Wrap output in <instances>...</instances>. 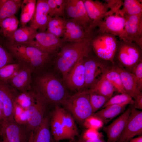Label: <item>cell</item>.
I'll use <instances>...</instances> for the list:
<instances>
[{"label":"cell","mask_w":142,"mask_h":142,"mask_svg":"<svg viewBox=\"0 0 142 142\" xmlns=\"http://www.w3.org/2000/svg\"><path fill=\"white\" fill-rule=\"evenodd\" d=\"M66 19L60 17L49 16L46 31L60 38L63 35Z\"/></svg>","instance_id":"31"},{"label":"cell","mask_w":142,"mask_h":142,"mask_svg":"<svg viewBox=\"0 0 142 142\" xmlns=\"http://www.w3.org/2000/svg\"><path fill=\"white\" fill-rule=\"evenodd\" d=\"M103 138L102 137L93 139L85 140L81 137L79 138L76 142H106Z\"/></svg>","instance_id":"47"},{"label":"cell","mask_w":142,"mask_h":142,"mask_svg":"<svg viewBox=\"0 0 142 142\" xmlns=\"http://www.w3.org/2000/svg\"><path fill=\"white\" fill-rule=\"evenodd\" d=\"M0 142H3V140H2L0 139Z\"/></svg>","instance_id":"55"},{"label":"cell","mask_w":142,"mask_h":142,"mask_svg":"<svg viewBox=\"0 0 142 142\" xmlns=\"http://www.w3.org/2000/svg\"><path fill=\"white\" fill-rule=\"evenodd\" d=\"M141 1L125 0L123 7L119 11L122 16L124 15L133 16L142 14V3Z\"/></svg>","instance_id":"32"},{"label":"cell","mask_w":142,"mask_h":142,"mask_svg":"<svg viewBox=\"0 0 142 142\" xmlns=\"http://www.w3.org/2000/svg\"><path fill=\"white\" fill-rule=\"evenodd\" d=\"M131 106V112L126 124L116 142H126L136 136H142V111Z\"/></svg>","instance_id":"14"},{"label":"cell","mask_w":142,"mask_h":142,"mask_svg":"<svg viewBox=\"0 0 142 142\" xmlns=\"http://www.w3.org/2000/svg\"><path fill=\"white\" fill-rule=\"evenodd\" d=\"M124 33L120 40L136 44L142 49V14L133 16L124 15Z\"/></svg>","instance_id":"10"},{"label":"cell","mask_w":142,"mask_h":142,"mask_svg":"<svg viewBox=\"0 0 142 142\" xmlns=\"http://www.w3.org/2000/svg\"><path fill=\"white\" fill-rule=\"evenodd\" d=\"M37 91L36 89L18 93L15 100V104L27 109L34 99Z\"/></svg>","instance_id":"37"},{"label":"cell","mask_w":142,"mask_h":142,"mask_svg":"<svg viewBox=\"0 0 142 142\" xmlns=\"http://www.w3.org/2000/svg\"><path fill=\"white\" fill-rule=\"evenodd\" d=\"M134 103L132 105L137 109H142V93L133 98Z\"/></svg>","instance_id":"46"},{"label":"cell","mask_w":142,"mask_h":142,"mask_svg":"<svg viewBox=\"0 0 142 142\" xmlns=\"http://www.w3.org/2000/svg\"><path fill=\"white\" fill-rule=\"evenodd\" d=\"M22 64L12 63L7 64L0 69V80L7 83L8 81L17 72Z\"/></svg>","instance_id":"36"},{"label":"cell","mask_w":142,"mask_h":142,"mask_svg":"<svg viewBox=\"0 0 142 142\" xmlns=\"http://www.w3.org/2000/svg\"><path fill=\"white\" fill-rule=\"evenodd\" d=\"M49 8V15L51 17H65V0H46Z\"/></svg>","instance_id":"34"},{"label":"cell","mask_w":142,"mask_h":142,"mask_svg":"<svg viewBox=\"0 0 142 142\" xmlns=\"http://www.w3.org/2000/svg\"><path fill=\"white\" fill-rule=\"evenodd\" d=\"M34 133L32 131L31 133L29 140V142H33Z\"/></svg>","instance_id":"51"},{"label":"cell","mask_w":142,"mask_h":142,"mask_svg":"<svg viewBox=\"0 0 142 142\" xmlns=\"http://www.w3.org/2000/svg\"><path fill=\"white\" fill-rule=\"evenodd\" d=\"M113 68L120 75L126 93L134 98L142 93L138 87L134 77L131 72L118 66Z\"/></svg>","instance_id":"22"},{"label":"cell","mask_w":142,"mask_h":142,"mask_svg":"<svg viewBox=\"0 0 142 142\" xmlns=\"http://www.w3.org/2000/svg\"><path fill=\"white\" fill-rule=\"evenodd\" d=\"M67 43L63 38L46 31L37 32L34 40L24 44L36 47L51 55Z\"/></svg>","instance_id":"8"},{"label":"cell","mask_w":142,"mask_h":142,"mask_svg":"<svg viewBox=\"0 0 142 142\" xmlns=\"http://www.w3.org/2000/svg\"><path fill=\"white\" fill-rule=\"evenodd\" d=\"M126 142H142V136L133 138Z\"/></svg>","instance_id":"48"},{"label":"cell","mask_w":142,"mask_h":142,"mask_svg":"<svg viewBox=\"0 0 142 142\" xmlns=\"http://www.w3.org/2000/svg\"><path fill=\"white\" fill-rule=\"evenodd\" d=\"M3 120H0V135L2 133V130L3 125Z\"/></svg>","instance_id":"50"},{"label":"cell","mask_w":142,"mask_h":142,"mask_svg":"<svg viewBox=\"0 0 142 142\" xmlns=\"http://www.w3.org/2000/svg\"><path fill=\"white\" fill-rule=\"evenodd\" d=\"M4 119V111L0 109V120H3Z\"/></svg>","instance_id":"49"},{"label":"cell","mask_w":142,"mask_h":142,"mask_svg":"<svg viewBox=\"0 0 142 142\" xmlns=\"http://www.w3.org/2000/svg\"><path fill=\"white\" fill-rule=\"evenodd\" d=\"M94 36L87 37L76 42L67 43L57 53L55 67L62 74L63 78L80 58L90 55L92 49L91 41Z\"/></svg>","instance_id":"1"},{"label":"cell","mask_w":142,"mask_h":142,"mask_svg":"<svg viewBox=\"0 0 142 142\" xmlns=\"http://www.w3.org/2000/svg\"><path fill=\"white\" fill-rule=\"evenodd\" d=\"M26 45L19 62L28 66L32 73L41 69L49 62L50 54L36 47Z\"/></svg>","instance_id":"9"},{"label":"cell","mask_w":142,"mask_h":142,"mask_svg":"<svg viewBox=\"0 0 142 142\" xmlns=\"http://www.w3.org/2000/svg\"><path fill=\"white\" fill-rule=\"evenodd\" d=\"M132 98L126 93H121L111 97L105 103L101 109L114 104H130L132 105L134 103Z\"/></svg>","instance_id":"38"},{"label":"cell","mask_w":142,"mask_h":142,"mask_svg":"<svg viewBox=\"0 0 142 142\" xmlns=\"http://www.w3.org/2000/svg\"><path fill=\"white\" fill-rule=\"evenodd\" d=\"M50 128L54 140L58 141L63 140H70L63 125L59 114L55 108L50 120Z\"/></svg>","instance_id":"26"},{"label":"cell","mask_w":142,"mask_h":142,"mask_svg":"<svg viewBox=\"0 0 142 142\" xmlns=\"http://www.w3.org/2000/svg\"><path fill=\"white\" fill-rule=\"evenodd\" d=\"M90 102L93 113L101 108L110 98L95 93L89 94Z\"/></svg>","instance_id":"39"},{"label":"cell","mask_w":142,"mask_h":142,"mask_svg":"<svg viewBox=\"0 0 142 142\" xmlns=\"http://www.w3.org/2000/svg\"><path fill=\"white\" fill-rule=\"evenodd\" d=\"M19 21L15 15L6 18L0 22V28L4 36L7 38L17 29Z\"/></svg>","instance_id":"33"},{"label":"cell","mask_w":142,"mask_h":142,"mask_svg":"<svg viewBox=\"0 0 142 142\" xmlns=\"http://www.w3.org/2000/svg\"><path fill=\"white\" fill-rule=\"evenodd\" d=\"M55 108L59 114L63 125L70 140H74L75 137L78 135V132L73 116L64 109L58 105H56Z\"/></svg>","instance_id":"25"},{"label":"cell","mask_w":142,"mask_h":142,"mask_svg":"<svg viewBox=\"0 0 142 142\" xmlns=\"http://www.w3.org/2000/svg\"><path fill=\"white\" fill-rule=\"evenodd\" d=\"M84 59L85 75L84 90H86L91 88L100 79L109 68L102 59L97 56L90 55Z\"/></svg>","instance_id":"6"},{"label":"cell","mask_w":142,"mask_h":142,"mask_svg":"<svg viewBox=\"0 0 142 142\" xmlns=\"http://www.w3.org/2000/svg\"><path fill=\"white\" fill-rule=\"evenodd\" d=\"M115 13L106 14L103 21L98 27L97 34L109 33L121 39L124 33L125 20L119 13Z\"/></svg>","instance_id":"15"},{"label":"cell","mask_w":142,"mask_h":142,"mask_svg":"<svg viewBox=\"0 0 142 142\" xmlns=\"http://www.w3.org/2000/svg\"><path fill=\"white\" fill-rule=\"evenodd\" d=\"M131 72L135 79L138 87L142 90V60H141L132 69Z\"/></svg>","instance_id":"41"},{"label":"cell","mask_w":142,"mask_h":142,"mask_svg":"<svg viewBox=\"0 0 142 142\" xmlns=\"http://www.w3.org/2000/svg\"><path fill=\"white\" fill-rule=\"evenodd\" d=\"M117 42L115 36L108 33H102L97 34L92 38L91 45L97 57L114 64Z\"/></svg>","instance_id":"3"},{"label":"cell","mask_w":142,"mask_h":142,"mask_svg":"<svg viewBox=\"0 0 142 142\" xmlns=\"http://www.w3.org/2000/svg\"><path fill=\"white\" fill-rule=\"evenodd\" d=\"M37 1L24 0L21 6L20 22L21 26H24L30 22L35 11Z\"/></svg>","instance_id":"30"},{"label":"cell","mask_w":142,"mask_h":142,"mask_svg":"<svg viewBox=\"0 0 142 142\" xmlns=\"http://www.w3.org/2000/svg\"><path fill=\"white\" fill-rule=\"evenodd\" d=\"M96 34V31L88 32L77 21L70 18L66 19L62 38L67 42H72Z\"/></svg>","instance_id":"18"},{"label":"cell","mask_w":142,"mask_h":142,"mask_svg":"<svg viewBox=\"0 0 142 142\" xmlns=\"http://www.w3.org/2000/svg\"><path fill=\"white\" fill-rule=\"evenodd\" d=\"M131 109V105L112 123L103 127V130L107 136L106 142L117 141L126 124Z\"/></svg>","instance_id":"20"},{"label":"cell","mask_w":142,"mask_h":142,"mask_svg":"<svg viewBox=\"0 0 142 142\" xmlns=\"http://www.w3.org/2000/svg\"><path fill=\"white\" fill-rule=\"evenodd\" d=\"M5 1V0H0V7Z\"/></svg>","instance_id":"53"},{"label":"cell","mask_w":142,"mask_h":142,"mask_svg":"<svg viewBox=\"0 0 142 142\" xmlns=\"http://www.w3.org/2000/svg\"><path fill=\"white\" fill-rule=\"evenodd\" d=\"M104 75L118 93H126L123 86L120 76L113 67L108 69Z\"/></svg>","instance_id":"35"},{"label":"cell","mask_w":142,"mask_h":142,"mask_svg":"<svg viewBox=\"0 0 142 142\" xmlns=\"http://www.w3.org/2000/svg\"><path fill=\"white\" fill-rule=\"evenodd\" d=\"M30 68L22 64L19 70L7 82L12 87L20 92L29 91L32 89L31 73Z\"/></svg>","instance_id":"21"},{"label":"cell","mask_w":142,"mask_h":142,"mask_svg":"<svg viewBox=\"0 0 142 142\" xmlns=\"http://www.w3.org/2000/svg\"><path fill=\"white\" fill-rule=\"evenodd\" d=\"M18 93L7 83L0 80V101L3 106L4 120H14L13 114L15 100Z\"/></svg>","instance_id":"16"},{"label":"cell","mask_w":142,"mask_h":142,"mask_svg":"<svg viewBox=\"0 0 142 142\" xmlns=\"http://www.w3.org/2000/svg\"><path fill=\"white\" fill-rule=\"evenodd\" d=\"M115 91L114 86L104 75L90 89L80 92L87 94L95 93L110 98Z\"/></svg>","instance_id":"27"},{"label":"cell","mask_w":142,"mask_h":142,"mask_svg":"<svg viewBox=\"0 0 142 142\" xmlns=\"http://www.w3.org/2000/svg\"><path fill=\"white\" fill-rule=\"evenodd\" d=\"M104 124L102 120L92 114L85 120L83 124L88 129L97 130L102 127Z\"/></svg>","instance_id":"42"},{"label":"cell","mask_w":142,"mask_h":142,"mask_svg":"<svg viewBox=\"0 0 142 142\" xmlns=\"http://www.w3.org/2000/svg\"><path fill=\"white\" fill-rule=\"evenodd\" d=\"M33 133V142H52L53 138L50 130V120L48 117H44Z\"/></svg>","instance_id":"28"},{"label":"cell","mask_w":142,"mask_h":142,"mask_svg":"<svg viewBox=\"0 0 142 142\" xmlns=\"http://www.w3.org/2000/svg\"><path fill=\"white\" fill-rule=\"evenodd\" d=\"M31 133L26 125L20 124L14 120L8 121L3 120L0 135L3 139L9 142H29Z\"/></svg>","instance_id":"13"},{"label":"cell","mask_w":142,"mask_h":142,"mask_svg":"<svg viewBox=\"0 0 142 142\" xmlns=\"http://www.w3.org/2000/svg\"><path fill=\"white\" fill-rule=\"evenodd\" d=\"M13 118L14 120L17 123L20 124L26 125L27 122V109L15 104Z\"/></svg>","instance_id":"40"},{"label":"cell","mask_w":142,"mask_h":142,"mask_svg":"<svg viewBox=\"0 0 142 142\" xmlns=\"http://www.w3.org/2000/svg\"><path fill=\"white\" fill-rule=\"evenodd\" d=\"M3 142H9L5 139H3Z\"/></svg>","instance_id":"54"},{"label":"cell","mask_w":142,"mask_h":142,"mask_svg":"<svg viewBox=\"0 0 142 142\" xmlns=\"http://www.w3.org/2000/svg\"><path fill=\"white\" fill-rule=\"evenodd\" d=\"M37 31L26 25L18 29L7 39L9 41L25 44L34 40Z\"/></svg>","instance_id":"23"},{"label":"cell","mask_w":142,"mask_h":142,"mask_svg":"<svg viewBox=\"0 0 142 142\" xmlns=\"http://www.w3.org/2000/svg\"><path fill=\"white\" fill-rule=\"evenodd\" d=\"M84 58H80L63 78L65 86L71 90L79 92L84 89L85 75Z\"/></svg>","instance_id":"12"},{"label":"cell","mask_w":142,"mask_h":142,"mask_svg":"<svg viewBox=\"0 0 142 142\" xmlns=\"http://www.w3.org/2000/svg\"><path fill=\"white\" fill-rule=\"evenodd\" d=\"M74 142V140H70L68 142ZM52 142H59L58 141H56L54 140L53 139Z\"/></svg>","instance_id":"52"},{"label":"cell","mask_w":142,"mask_h":142,"mask_svg":"<svg viewBox=\"0 0 142 142\" xmlns=\"http://www.w3.org/2000/svg\"><path fill=\"white\" fill-rule=\"evenodd\" d=\"M105 2L106 3L109 8L111 10L108 12L107 14H112L118 12L120 10L119 8L121 5H123V2L120 0H105Z\"/></svg>","instance_id":"45"},{"label":"cell","mask_w":142,"mask_h":142,"mask_svg":"<svg viewBox=\"0 0 142 142\" xmlns=\"http://www.w3.org/2000/svg\"><path fill=\"white\" fill-rule=\"evenodd\" d=\"M127 104H114L107 106L92 115L107 124L114 117L125 110Z\"/></svg>","instance_id":"24"},{"label":"cell","mask_w":142,"mask_h":142,"mask_svg":"<svg viewBox=\"0 0 142 142\" xmlns=\"http://www.w3.org/2000/svg\"><path fill=\"white\" fill-rule=\"evenodd\" d=\"M79 123L83 124L93 113L89 94L78 92L70 96L63 104Z\"/></svg>","instance_id":"4"},{"label":"cell","mask_w":142,"mask_h":142,"mask_svg":"<svg viewBox=\"0 0 142 142\" xmlns=\"http://www.w3.org/2000/svg\"><path fill=\"white\" fill-rule=\"evenodd\" d=\"M23 0H5L0 7V22L15 15L21 7Z\"/></svg>","instance_id":"29"},{"label":"cell","mask_w":142,"mask_h":142,"mask_svg":"<svg viewBox=\"0 0 142 142\" xmlns=\"http://www.w3.org/2000/svg\"><path fill=\"white\" fill-rule=\"evenodd\" d=\"M13 58L10 53L0 44V69L7 64L12 63Z\"/></svg>","instance_id":"43"},{"label":"cell","mask_w":142,"mask_h":142,"mask_svg":"<svg viewBox=\"0 0 142 142\" xmlns=\"http://www.w3.org/2000/svg\"><path fill=\"white\" fill-rule=\"evenodd\" d=\"M35 83L36 89L48 103L63 104L70 96L64 84L51 73H46L38 76Z\"/></svg>","instance_id":"2"},{"label":"cell","mask_w":142,"mask_h":142,"mask_svg":"<svg viewBox=\"0 0 142 142\" xmlns=\"http://www.w3.org/2000/svg\"><path fill=\"white\" fill-rule=\"evenodd\" d=\"M65 11L70 18L78 22L89 32L92 21L89 18L82 0H65Z\"/></svg>","instance_id":"11"},{"label":"cell","mask_w":142,"mask_h":142,"mask_svg":"<svg viewBox=\"0 0 142 142\" xmlns=\"http://www.w3.org/2000/svg\"><path fill=\"white\" fill-rule=\"evenodd\" d=\"M142 49L136 44L117 40L114 57L126 69L131 72L133 67L142 59Z\"/></svg>","instance_id":"5"},{"label":"cell","mask_w":142,"mask_h":142,"mask_svg":"<svg viewBox=\"0 0 142 142\" xmlns=\"http://www.w3.org/2000/svg\"><path fill=\"white\" fill-rule=\"evenodd\" d=\"M102 133H99L98 130L91 128L85 130L81 137L85 140L93 139L103 137Z\"/></svg>","instance_id":"44"},{"label":"cell","mask_w":142,"mask_h":142,"mask_svg":"<svg viewBox=\"0 0 142 142\" xmlns=\"http://www.w3.org/2000/svg\"><path fill=\"white\" fill-rule=\"evenodd\" d=\"M49 8L46 0H38L30 26L39 32L46 31L49 16Z\"/></svg>","instance_id":"19"},{"label":"cell","mask_w":142,"mask_h":142,"mask_svg":"<svg viewBox=\"0 0 142 142\" xmlns=\"http://www.w3.org/2000/svg\"><path fill=\"white\" fill-rule=\"evenodd\" d=\"M47 103L37 90L34 99L27 108V122L26 126L30 132H34L42 123L45 117Z\"/></svg>","instance_id":"7"},{"label":"cell","mask_w":142,"mask_h":142,"mask_svg":"<svg viewBox=\"0 0 142 142\" xmlns=\"http://www.w3.org/2000/svg\"><path fill=\"white\" fill-rule=\"evenodd\" d=\"M82 1L88 14L92 21L90 28L94 30L103 21L109 7L105 2L92 0Z\"/></svg>","instance_id":"17"}]
</instances>
